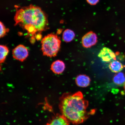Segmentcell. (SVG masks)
Instances as JSON below:
<instances>
[{
	"label": "cell",
	"instance_id": "cell-1",
	"mask_svg": "<svg viewBox=\"0 0 125 125\" xmlns=\"http://www.w3.org/2000/svg\"><path fill=\"white\" fill-rule=\"evenodd\" d=\"M88 101L84 98L82 92L66 93L61 97L59 108L61 115L74 125L83 123L90 116L87 112Z\"/></svg>",
	"mask_w": 125,
	"mask_h": 125
},
{
	"label": "cell",
	"instance_id": "cell-2",
	"mask_svg": "<svg viewBox=\"0 0 125 125\" xmlns=\"http://www.w3.org/2000/svg\"><path fill=\"white\" fill-rule=\"evenodd\" d=\"M14 20L15 25L19 24L23 27L26 25L33 26L40 32L45 30L48 24L46 15L41 9L32 5L17 10Z\"/></svg>",
	"mask_w": 125,
	"mask_h": 125
},
{
	"label": "cell",
	"instance_id": "cell-3",
	"mask_svg": "<svg viewBox=\"0 0 125 125\" xmlns=\"http://www.w3.org/2000/svg\"><path fill=\"white\" fill-rule=\"evenodd\" d=\"M61 41L57 35L51 33L45 36L41 41L42 50L43 55L55 57L60 49Z\"/></svg>",
	"mask_w": 125,
	"mask_h": 125
},
{
	"label": "cell",
	"instance_id": "cell-4",
	"mask_svg": "<svg viewBox=\"0 0 125 125\" xmlns=\"http://www.w3.org/2000/svg\"><path fill=\"white\" fill-rule=\"evenodd\" d=\"M12 55L16 60L23 62L29 55V51L24 45H20L16 47L12 51Z\"/></svg>",
	"mask_w": 125,
	"mask_h": 125
},
{
	"label": "cell",
	"instance_id": "cell-5",
	"mask_svg": "<svg viewBox=\"0 0 125 125\" xmlns=\"http://www.w3.org/2000/svg\"><path fill=\"white\" fill-rule=\"evenodd\" d=\"M97 42V36L95 33L92 31L87 33L82 38L83 46L85 48L91 47L96 44Z\"/></svg>",
	"mask_w": 125,
	"mask_h": 125
},
{
	"label": "cell",
	"instance_id": "cell-6",
	"mask_svg": "<svg viewBox=\"0 0 125 125\" xmlns=\"http://www.w3.org/2000/svg\"><path fill=\"white\" fill-rule=\"evenodd\" d=\"M98 57L103 62H110L113 60H116V55L113 51L109 48H103L98 55Z\"/></svg>",
	"mask_w": 125,
	"mask_h": 125
},
{
	"label": "cell",
	"instance_id": "cell-7",
	"mask_svg": "<svg viewBox=\"0 0 125 125\" xmlns=\"http://www.w3.org/2000/svg\"><path fill=\"white\" fill-rule=\"evenodd\" d=\"M70 122L61 114L54 116L46 125H69Z\"/></svg>",
	"mask_w": 125,
	"mask_h": 125
},
{
	"label": "cell",
	"instance_id": "cell-8",
	"mask_svg": "<svg viewBox=\"0 0 125 125\" xmlns=\"http://www.w3.org/2000/svg\"><path fill=\"white\" fill-rule=\"evenodd\" d=\"M65 65L62 61L57 60L53 62L51 65V69L56 74H61L65 69Z\"/></svg>",
	"mask_w": 125,
	"mask_h": 125
},
{
	"label": "cell",
	"instance_id": "cell-9",
	"mask_svg": "<svg viewBox=\"0 0 125 125\" xmlns=\"http://www.w3.org/2000/svg\"><path fill=\"white\" fill-rule=\"evenodd\" d=\"M76 82L79 87H86L90 85V78L85 75H79L76 78Z\"/></svg>",
	"mask_w": 125,
	"mask_h": 125
},
{
	"label": "cell",
	"instance_id": "cell-10",
	"mask_svg": "<svg viewBox=\"0 0 125 125\" xmlns=\"http://www.w3.org/2000/svg\"><path fill=\"white\" fill-rule=\"evenodd\" d=\"M109 68L112 72L117 73L122 71L124 68V66L118 61L115 60L110 62L109 64Z\"/></svg>",
	"mask_w": 125,
	"mask_h": 125
},
{
	"label": "cell",
	"instance_id": "cell-11",
	"mask_svg": "<svg viewBox=\"0 0 125 125\" xmlns=\"http://www.w3.org/2000/svg\"><path fill=\"white\" fill-rule=\"evenodd\" d=\"M75 34L73 31L67 29L64 31L62 34V38L66 42H71L74 39Z\"/></svg>",
	"mask_w": 125,
	"mask_h": 125
},
{
	"label": "cell",
	"instance_id": "cell-12",
	"mask_svg": "<svg viewBox=\"0 0 125 125\" xmlns=\"http://www.w3.org/2000/svg\"><path fill=\"white\" fill-rule=\"evenodd\" d=\"M113 82L118 86L124 85L125 83V75L124 73L119 72L114 76Z\"/></svg>",
	"mask_w": 125,
	"mask_h": 125
},
{
	"label": "cell",
	"instance_id": "cell-13",
	"mask_svg": "<svg viewBox=\"0 0 125 125\" xmlns=\"http://www.w3.org/2000/svg\"><path fill=\"white\" fill-rule=\"evenodd\" d=\"M9 50L7 47L4 45L0 46V62L1 63L4 62L6 57L9 52Z\"/></svg>",
	"mask_w": 125,
	"mask_h": 125
},
{
	"label": "cell",
	"instance_id": "cell-14",
	"mask_svg": "<svg viewBox=\"0 0 125 125\" xmlns=\"http://www.w3.org/2000/svg\"><path fill=\"white\" fill-rule=\"evenodd\" d=\"M0 37H3L6 35L7 32V29H6L5 26L3 23L0 22Z\"/></svg>",
	"mask_w": 125,
	"mask_h": 125
},
{
	"label": "cell",
	"instance_id": "cell-15",
	"mask_svg": "<svg viewBox=\"0 0 125 125\" xmlns=\"http://www.w3.org/2000/svg\"><path fill=\"white\" fill-rule=\"evenodd\" d=\"M99 0H87V1L88 3L92 5H94L97 3Z\"/></svg>",
	"mask_w": 125,
	"mask_h": 125
},
{
	"label": "cell",
	"instance_id": "cell-16",
	"mask_svg": "<svg viewBox=\"0 0 125 125\" xmlns=\"http://www.w3.org/2000/svg\"><path fill=\"white\" fill-rule=\"evenodd\" d=\"M35 38L37 40H40L42 39V35L40 33L36 35L35 36Z\"/></svg>",
	"mask_w": 125,
	"mask_h": 125
},
{
	"label": "cell",
	"instance_id": "cell-17",
	"mask_svg": "<svg viewBox=\"0 0 125 125\" xmlns=\"http://www.w3.org/2000/svg\"><path fill=\"white\" fill-rule=\"evenodd\" d=\"M124 88L125 89V84H124Z\"/></svg>",
	"mask_w": 125,
	"mask_h": 125
}]
</instances>
